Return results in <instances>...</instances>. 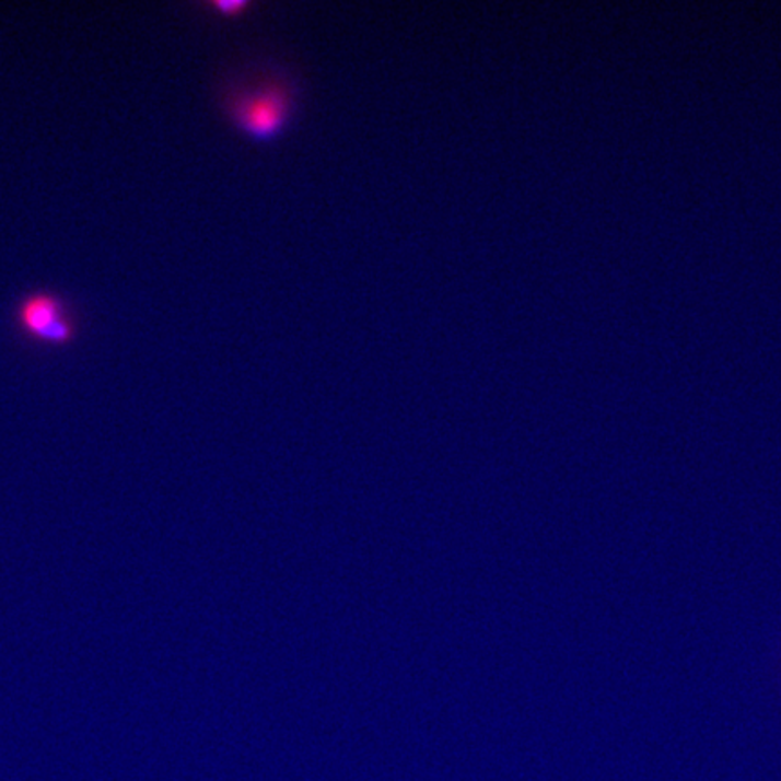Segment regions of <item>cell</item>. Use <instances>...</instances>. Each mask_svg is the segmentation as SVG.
<instances>
[{
	"instance_id": "cell-2",
	"label": "cell",
	"mask_w": 781,
	"mask_h": 781,
	"mask_svg": "<svg viewBox=\"0 0 781 781\" xmlns=\"http://www.w3.org/2000/svg\"><path fill=\"white\" fill-rule=\"evenodd\" d=\"M16 323L27 337L44 345L66 346L73 342L77 335L68 304L55 293L38 292L22 299Z\"/></svg>"
},
{
	"instance_id": "cell-3",
	"label": "cell",
	"mask_w": 781,
	"mask_h": 781,
	"mask_svg": "<svg viewBox=\"0 0 781 781\" xmlns=\"http://www.w3.org/2000/svg\"><path fill=\"white\" fill-rule=\"evenodd\" d=\"M215 10L221 13V15L224 16H230V15H237L241 10H245L246 5L245 2H214Z\"/></svg>"
},
{
	"instance_id": "cell-1",
	"label": "cell",
	"mask_w": 781,
	"mask_h": 781,
	"mask_svg": "<svg viewBox=\"0 0 781 781\" xmlns=\"http://www.w3.org/2000/svg\"><path fill=\"white\" fill-rule=\"evenodd\" d=\"M295 107L293 85L284 73H263L230 91L226 115L235 129L256 141L276 140Z\"/></svg>"
}]
</instances>
